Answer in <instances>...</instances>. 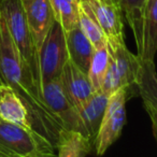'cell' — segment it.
I'll list each match as a JSON object with an SVG mask.
<instances>
[{"mask_svg": "<svg viewBox=\"0 0 157 157\" xmlns=\"http://www.w3.org/2000/svg\"><path fill=\"white\" fill-rule=\"evenodd\" d=\"M22 2L33 44L39 54L40 48L55 22L54 13L48 0H22Z\"/></svg>", "mask_w": 157, "mask_h": 157, "instance_id": "cell-9", "label": "cell"}, {"mask_svg": "<svg viewBox=\"0 0 157 157\" xmlns=\"http://www.w3.org/2000/svg\"><path fill=\"white\" fill-rule=\"evenodd\" d=\"M88 8L93 16L100 26L107 39L110 50L125 45L124 25L122 21V10L120 6L102 0H80Z\"/></svg>", "mask_w": 157, "mask_h": 157, "instance_id": "cell-8", "label": "cell"}, {"mask_svg": "<svg viewBox=\"0 0 157 157\" xmlns=\"http://www.w3.org/2000/svg\"><path fill=\"white\" fill-rule=\"evenodd\" d=\"M65 35L69 59H71L83 71L88 73L95 48L78 25L71 30L65 31Z\"/></svg>", "mask_w": 157, "mask_h": 157, "instance_id": "cell-13", "label": "cell"}, {"mask_svg": "<svg viewBox=\"0 0 157 157\" xmlns=\"http://www.w3.org/2000/svg\"><path fill=\"white\" fill-rule=\"evenodd\" d=\"M110 95L101 90H96L84 105L78 108V112L88 133V139L94 144L95 138L105 115Z\"/></svg>", "mask_w": 157, "mask_h": 157, "instance_id": "cell-11", "label": "cell"}, {"mask_svg": "<svg viewBox=\"0 0 157 157\" xmlns=\"http://www.w3.org/2000/svg\"><path fill=\"white\" fill-rule=\"evenodd\" d=\"M42 97L48 109L58 118L63 129L78 131L88 138L78 109L67 96L59 78L42 84Z\"/></svg>", "mask_w": 157, "mask_h": 157, "instance_id": "cell-7", "label": "cell"}, {"mask_svg": "<svg viewBox=\"0 0 157 157\" xmlns=\"http://www.w3.org/2000/svg\"><path fill=\"white\" fill-rule=\"evenodd\" d=\"M147 114L151 118V122H152L153 135H154V138L157 142V114H154V113H147Z\"/></svg>", "mask_w": 157, "mask_h": 157, "instance_id": "cell-21", "label": "cell"}, {"mask_svg": "<svg viewBox=\"0 0 157 157\" xmlns=\"http://www.w3.org/2000/svg\"><path fill=\"white\" fill-rule=\"evenodd\" d=\"M59 81L67 96L78 109L96 92L87 72L78 68L71 59H69L63 67Z\"/></svg>", "mask_w": 157, "mask_h": 157, "instance_id": "cell-10", "label": "cell"}, {"mask_svg": "<svg viewBox=\"0 0 157 157\" xmlns=\"http://www.w3.org/2000/svg\"><path fill=\"white\" fill-rule=\"evenodd\" d=\"M102 1H105V2H109V3H113V5H116V6H120V1H118V0H102Z\"/></svg>", "mask_w": 157, "mask_h": 157, "instance_id": "cell-23", "label": "cell"}, {"mask_svg": "<svg viewBox=\"0 0 157 157\" xmlns=\"http://www.w3.org/2000/svg\"><path fill=\"white\" fill-rule=\"evenodd\" d=\"M92 146L90 139L82 133L61 129L56 143L57 157H86L92 151Z\"/></svg>", "mask_w": 157, "mask_h": 157, "instance_id": "cell-16", "label": "cell"}, {"mask_svg": "<svg viewBox=\"0 0 157 157\" xmlns=\"http://www.w3.org/2000/svg\"><path fill=\"white\" fill-rule=\"evenodd\" d=\"M137 87L146 112L157 114V75L154 60H141Z\"/></svg>", "mask_w": 157, "mask_h": 157, "instance_id": "cell-14", "label": "cell"}, {"mask_svg": "<svg viewBox=\"0 0 157 157\" xmlns=\"http://www.w3.org/2000/svg\"><path fill=\"white\" fill-rule=\"evenodd\" d=\"M128 97L126 88H118L110 95L102 122L94 141L95 150L98 156H102L122 135L126 123L125 103Z\"/></svg>", "mask_w": 157, "mask_h": 157, "instance_id": "cell-5", "label": "cell"}, {"mask_svg": "<svg viewBox=\"0 0 157 157\" xmlns=\"http://www.w3.org/2000/svg\"><path fill=\"white\" fill-rule=\"evenodd\" d=\"M0 120L13 124L31 127L30 118L23 101L13 90L0 83Z\"/></svg>", "mask_w": 157, "mask_h": 157, "instance_id": "cell-12", "label": "cell"}, {"mask_svg": "<svg viewBox=\"0 0 157 157\" xmlns=\"http://www.w3.org/2000/svg\"><path fill=\"white\" fill-rule=\"evenodd\" d=\"M54 13L55 21L65 31H69L78 25L80 0H48Z\"/></svg>", "mask_w": 157, "mask_h": 157, "instance_id": "cell-18", "label": "cell"}, {"mask_svg": "<svg viewBox=\"0 0 157 157\" xmlns=\"http://www.w3.org/2000/svg\"><path fill=\"white\" fill-rule=\"evenodd\" d=\"M53 151L54 144L33 128L0 120V157H27Z\"/></svg>", "mask_w": 157, "mask_h": 157, "instance_id": "cell-3", "label": "cell"}, {"mask_svg": "<svg viewBox=\"0 0 157 157\" xmlns=\"http://www.w3.org/2000/svg\"><path fill=\"white\" fill-rule=\"evenodd\" d=\"M27 157H57V154L55 153V151H53V152L38 153V154L31 155V156H27Z\"/></svg>", "mask_w": 157, "mask_h": 157, "instance_id": "cell-22", "label": "cell"}, {"mask_svg": "<svg viewBox=\"0 0 157 157\" xmlns=\"http://www.w3.org/2000/svg\"><path fill=\"white\" fill-rule=\"evenodd\" d=\"M80 3H81V9H80V15H78V26L90 41V43L93 44L95 50L103 48L107 45V39L105 37V33L101 30L100 26L93 16L92 12L88 10V8L84 6L81 1Z\"/></svg>", "mask_w": 157, "mask_h": 157, "instance_id": "cell-19", "label": "cell"}, {"mask_svg": "<svg viewBox=\"0 0 157 157\" xmlns=\"http://www.w3.org/2000/svg\"><path fill=\"white\" fill-rule=\"evenodd\" d=\"M122 12L132 30L137 46V56L142 54L144 37V21L148 0H118Z\"/></svg>", "mask_w": 157, "mask_h": 157, "instance_id": "cell-15", "label": "cell"}, {"mask_svg": "<svg viewBox=\"0 0 157 157\" xmlns=\"http://www.w3.org/2000/svg\"><path fill=\"white\" fill-rule=\"evenodd\" d=\"M38 56L42 84L60 76L63 67L69 60V54L65 30L56 21L51 27Z\"/></svg>", "mask_w": 157, "mask_h": 157, "instance_id": "cell-6", "label": "cell"}, {"mask_svg": "<svg viewBox=\"0 0 157 157\" xmlns=\"http://www.w3.org/2000/svg\"><path fill=\"white\" fill-rule=\"evenodd\" d=\"M0 15L7 24L23 61L30 70L40 92L42 93L39 57L29 31L22 0H0Z\"/></svg>", "mask_w": 157, "mask_h": 157, "instance_id": "cell-2", "label": "cell"}, {"mask_svg": "<svg viewBox=\"0 0 157 157\" xmlns=\"http://www.w3.org/2000/svg\"><path fill=\"white\" fill-rule=\"evenodd\" d=\"M157 53V0H148L144 21L143 50L140 60H154Z\"/></svg>", "mask_w": 157, "mask_h": 157, "instance_id": "cell-17", "label": "cell"}, {"mask_svg": "<svg viewBox=\"0 0 157 157\" xmlns=\"http://www.w3.org/2000/svg\"><path fill=\"white\" fill-rule=\"evenodd\" d=\"M111 53L108 48V44L103 48L95 50L90 69H88V76L92 81L95 90H99L102 86L103 80L111 65Z\"/></svg>", "mask_w": 157, "mask_h": 157, "instance_id": "cell-20", "label": "cell"}, {"mask_svg": "<svg viewBox=\"0 0 157 157\" xmlns=\"http://www.w3.org/2000/svg\"><path fill=\"white\" fill-rule=\"evenodd\" d=\"M0 83L9 86L26 107L33 128L50 140L56 147L59 131L58 118L44 102L35 78L23 61L5 20L0 15Z\"/></svg>", "mask_w": 157, "mask_h": 157, "instance_id": "cell-1", "label": "cell"}, {"mask_svg": "<svg viewBox=\"0 0 157 157\" xmlns=\"http://www.w3.org/2000/svg\"><path fill=\"white\" fill-rule=\"evenodd\" d=\"M109 51L112 57L111 65L100 90L105 94L111 95L118 88H126L130 96L132 94V88L137 87L141 60L127 48L126 44L113 50L109 48Z\"/></svg>", "mask_w": 157, "mask_h": 157, "instance_id": "cell-4", "label": "cell"}]
</instances>
